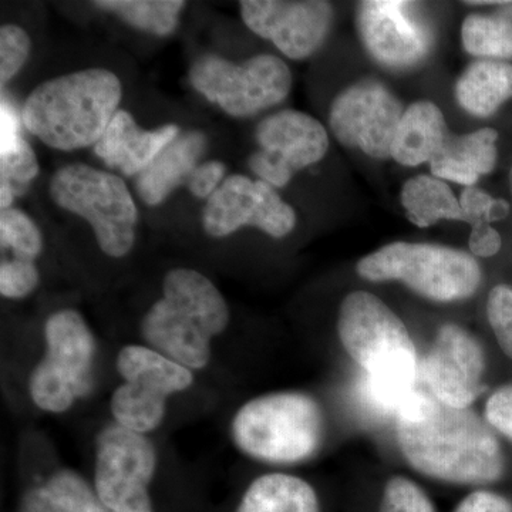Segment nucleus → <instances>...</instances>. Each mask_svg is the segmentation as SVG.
<instances>
[{
  "label": "nucleus",
  "instance_id": "b1692460",
  "mask_svg": "<svg viewBox=\"0 0 512 512\" xmlns=\"http://www.w3.org/2000/svg\"><path fill=\"white\" fill-rule=\"evenodd\" d=\"M237 512H319V500L302 478L265 474L249 485Z\"/></svg>",
  "mask_w": 512,
  "mask_h": 512
},
{
  "label": "nucleus",
  "instance_id": "f03ea898",
  "mask_svg": "<svg viewBox=\"0 0 512 512\" xmlns=\"http://www.w3.org/2000/svg\"><path fill=\"white\" fill-rule=\"evenodd\" d=\"M338 333L348 355L365 370L377 404L399 412L416 392L420 365L409 329L377 296L349 293L339 309Z\"/></svg>",
  "mask_w": 512,
  "mask_h": 512
},
{
  "label": "nucleus",
  "instance_id": "39448f33",
  "mask_svg": "<svg viewBox=\"0 0 512 512\" xmlns=\"http://www.w3.org/2000/svg\"><path fill=\"white\" fill-rule=\"evenodd\" d=\"M323 413L312 396L281 392L255 397L235 413V446L255 460L296 464L309 460L323 440Z\"/></svg>",
  "mask_w": 512,
  "mask_h": 512
},
{
  "label": "nucleus",
  "instance_id": "72a5a7b5",
  "mask_svg": "<svg viewBox=\"0 0 512 512\" xmlns=\"http://www.w3.org/2000/svg\"><path fill=\"white\" fill-rule=\"evenodd\" d=\"M460 205L466 222L471 227L483 222L491 224L501 221L510 214V204L507 201L503 198H493L477 187H466V190L461 192Z\"/></svg>",
  "mask_w": 512,
  "mask_h": 512
},
{
  "label": "nucleus",
  "instance_id": "f8f14e48",
  "mask_svg": "<svg viewBox=\"0 0 512 512\" xmlns=\"http://www.w3.org/2000/svg\"><path fill=\"white\" fill-rule=\"evenodd\" d=\"M259 150L248 167L259 180L274 188L285 187L293 175L319 163L328 153V131L309 114L282 110L256 126Z\"/></svg>",
  "mask_w": 512,
  "mask_h": 512
},
{
  "label": "nucleus",
  "instance_id": "423d86ee",
  "mask_svg": "<svg viewBox=\"0 0 512 512\" xmlns=\"http://www.w3.org/2000/svg\"><path fill=\"white\" fill-rule=\"evenodd\" d=\"M45 340V355L30 373V399L43 412L66 413L93 392L96 336L82 313L60 309L46 320Z\"/></svg>",
  "mask_w": 512,
  "mask_h": 512
},
{
  "label": "nucleus",
  "instance_id": "1a4fd4ad",
  "mask_svg": "<svg viewBox=\"0 0 512 512\" xmlns=\"http://www.w3.org/2000/svg\"><path fill=\"white\" fill-rule=\"evenodd\" d=\"M116 367L124 383L111 394L114 423L146 436L163 424L168 399L194 384L191 369L146 345L124 346Z\"/></svg>",
  "mask_w": 512,
  "mask_h": 512
},
{
  "label": "nucleus",
  "instance_id": "4468645a",
  "mask_svg": "<svg viewBox=\"0 0 512 512\" xmlns=\"http://www.w3.org/2000/svg\"><path fill=\"white\" fill-rule=\"evenodd\" d=\"M403 113L402 103L387 87L366 80L336 97L329 123L343 146L360 148L370 157L387 158Z\"/></svg>",
  "mask_w": 512,
  "mask_h": 512
},
{
  "label": "nucleus",
  "instance_id": "f257e3e1",
  "mask_svg": "<svg viewBox=\"0 0 512 512\" xmlns=\"http://www.w3.org/2000/svg\"><path fill=\"white\" fill-rule=\"evenodd\" d=\"M396 436L407 463L423 476L464 485L495 483L504 474L500 441L471 409L440 403L416 390L396 413Z\"/></svg>",
  "mask_w": 512,
  "mask_h": 512
},
{
  "label": "nucleus",
  "instance_id": "c756f323",
  "mask_svg": "<svg viewBox=\"0 0 512 512\" xmlns=\"http://www.w3.org/2000/svg\"><path fill=\"white\" fill-rule=\"evenodd\" d=\"M379 512H437L429 495L409 480L396 476L387 481L384 487Z\"/></svg>",
  "mask_w": 512,
  "mask_h": 512
},
{
  "label": "nucleus",
  "instance_id": "aec40b11",
  "mask_svg": "<svg viewBox=\"0 0 512 512\" xmlns=\"http://www.w3.org/2000/svg\"><path fill=\"white\" fill-rule=\"evenodd\" d=\"M450 136L443 111L431 101H417L404 109L390 157L407 167L430 164Z\"/></svg>",
  "mask_w": 512,
  "mask_h": 512
},
{
  "label": "nucleus",
  "instance_id": "2eb2a0df",
  "mask_svg": "<svg viewBox=\"0 0 512 512\" xmlns=\"http://www.w3.org/2000/svg\"><path fill=\"white\" fill-rule=\"evenodd\" d=\"M485 367L487 359L476 336L456 323H446L437 330L420 373L440 403L470 409L484 392Z\"/></svg>",
  "mask_w": 512,
  "mask_h": 512
},
{
  "label": "nucleus",
  "instance_id": "f704fd0d",
  "mask_svg": "<svg viewBox=\"0 0 512 512\" xmlns=\"http://www.w3.org/2000/svg\"><path fill=\"white\" fill-rule=\"evenodd\" d=\"M484 416L491 429L512 441V383L501 386L488 397Z\"/></svg>",
  "mask_w": 512,
  "mask_h": 512
},
{
  "label": "nucleus",
  "instance_id": "4be33fe9",
  "mask_svg": "<svg viewBox=\"0 0 512 512\" xmlns=\"http://www.w3.org/2000/svg\"><path fill=\"white\" fill-rule=\"evenodd\" d=\"M18 512H110L77 471H53L23 494Z\"/></svg>",
  "mask_w": 512,
  "mask_h": 512
},
{
  "label": "nucleus",
  "instance_id": "6e6552de",
  "mask_svg": "<svg viewBox=\"0 0 512 512\" xmlns=\"http://www.w3.org/2000/svg\"><path fill=\"white\" fill-rule=\"evenodd\" d=\"M49 194L57 207L89 222L101 251L123 258L136 244L138 210L119 175L74 163L50 178Z\"/></svg>",
  "mask_w": 512,
  "mask_h": 512
},
{
  "label": "nucleus",
  "instance_id": "412c9836",
  "mask_svg": "<svg viewBox=\"0 0 512 512\" xmlns=\"http://www.w3.org/2000/svg\"><path fill=\"white\" fill-rule=\"evenodd\" d=\"M498 133L481 128L464 136L448 137L439 156L430 163L433 177L474 187L481 175L490 174L497 165Z\"/></svg>",
  "mask_w": 512,
  "mask_h": 512
},
{
  "label": "nucleus",
  "instance_id": "2f4dec72",
  "mask_svg": "<svg viewBox=\"0 0 512 512\" xmlns=\"http://www.w3.org/2000/svg\"><path fill=\"white\" fill-rule=\"evenodd\" d=\"M30 37L25 29L16 25H3L0 29V83L6 84L25 66L30 55Z\"/></svg>",
  "mask_w": 512,
  "mask_h": 512
},
{
  "label": "nucleus",
  "instance_id": "e433bc0d",
  "mask_svg": "<svg viewBox=\"0 0 512 512\" xmlns=\"http://www.w3.org/2000/svg\"><path fill=\"white\" fill-rule=\"evenodd\" d=\"M454 512H512V504L503 495L478 490L468 494Z\"/></svg>",
  "mask_w": 512,
  "mask_h": 512
},
{
  "label": "nucleus",
  "instance_id": "9d476101",
  "mask_svg": "<svg viewBox=\"0 0 512 512\" xmlns=\"http://www.w3.org/2000/svg\"><path fill=\"white\" fill-rule=\"evenodd\" d=\"M188 79L201 96L237 119L282 103L292 89L291 70L274 55H258L242 63L202 56L192 64Z\"/></svg>",
  "mask_w": 512,
  "mask_h": 512
},
{
  "label": "nucleus",
  "instance_id": "473e14b6",
  "mask_svg": "<svg viewBox=\"0 0 512 512\" xmlns=\"http://www.w3.org/2000/svg\"><path fill=\"white\" fill-rule=\"evenodd\" d=\"M487 316L498 345L512 359V286L497 285L491 289Z\"/></svg>",
  "mask_w": 512,
  "mask_h": 512
},
{
  "label": "nucleus",
  "instance_id": "c9c22d12",
  "mask_svg": "<svg viewBox=\"0 0 512 512\" xmlns=\"http://www.w3.org/2000/svg\"><path fill=\"white\" fill-rule=\"evenodd\" d=\"M225 171L227 167L221 161H205L195 168L187 188L198 200H208L227 178Z\"/></svg>",
  "mask_w": 512,
  "mask_h": 512
},
{
  "label": "nucleus",
  "instance_id": "ddd939ff",
  "mask_svg": "<svg viewBox=\"0 0 512 512\" xmlns=\"http://www.w3.org/2000/svg\"><path fill=\"white\" fill-rule=\"evenodd\" d=\"M201 220L211 238L229 237L242 227H254L281 239L295 228L296 214L271 185L234 174L208 198Z\"/></svg>",
  "mask_w": 512,
  "mask_h": 512
},
{
  "label": "nucleus",
  "instance_id": "0eeeda50",
  "mask_svg": "<svg viewBox=\"0 0 512 512\" xmlns=\"http://www.w3.org/2000/svg\"><path fill=\"white\" fill-rule=\"evenodd\" d=\"M357 274L372 282H402L417 295L436 302L470 298L483 272L473 255L434 244L393 242L360 259Z\"/></svg>",
  "mask_w": 512,
  "mask_h": 512
},
{
  "label": "nucleus",
  "instance_id": "bb28decb",
  "mask_svg": "<svg viewBox=\"0 0 512 512\" xmlns=\"http://www.w3.org/2000/svg\"><path fill=\"white\" fill-rule=\"evenodd\" d=\"M464 49L481 60H512V2H501L491 13H476L461 28Z\"/></svg>",
  "mask_w": 512,
  "mask_h": 512
},
{
  "label": "nucleus",
  "instance_id": "4c0bfd02",
  "mask_svg": "<svg viewBox=\"0 0 512 512\" xmlns=\"http://www.w3.org/2000/svg\"><path fill=\"white\" fill-rule=\"evenodd\" d=\"M471 228L473 229H471L470 239H468L471 254L480 256V258H491L500 252L503 241H501V235L498 234L497 229L491 227V224L483 222V224H477Z\"/></svg>",
  "mask_w": 512,
  "mask_h": 512
},
{
  "label": "nucleus",
  "instance_id": "393cba45",
  "mask_svg": "<svg viewBox=\"0 0 512 512\" xmlns=\"http://www.w3.org/2000/svg\"><path fill=\"white\" fill-rule=\"evenodd\" d=\"M2 156H0V207L12 208L13 201L28 192L30 184L39 174V161L35 150L19 133L18 124L9 110H2Z\"/></svg>",
  "mask_w": 512,
  "mask_h": 512
},
{
  "label": "nucleus",
  "instance_id": "9b49d317",
  "mask_svg": "<svg viewBox=\"0 0 512 512\" xmlns=\"http://www.w3.org/2000/svg\"><path fill=\"white\" fill-rule=\"evenodd\" d=\"M157 450L146 434L107 424L94 440L93 487L110 512H153Z\"/></svg>",
  "mask_w": 512,
  "mask_h": 512
},
{
  "label": "nucleus",
  "instance_id": "6ab92c4d",
  "mask_svg": "<svg viewBox=\"0 0 512 512\" xmlns=\"http://www.w3.org/2000/svg\"><path fill=\"white\" fill-rule=\"evenodd\" d=\"M207 147L208 138L202 131H181L180 136L137 175L136 190L140 200L148 207L163 204L178 187L187 185Z\"/></svg>",
  "mask_w": 512,
  "mask_h": 512
},
{
  "label": "nucleus",
  "instance_id": "a878e982",
  "mask_svg": "<svg viewBox=\"0 0 512 512\" xmlns=\"http://www.w3.org/2000/svg\"><path fill=\"white\" fill-rule=\"evenodd\" d=\"M402 205L407 218L420 228L443 220L466 222L460 200L443 180L417 175L403 185Z\"/></svg>",
  "mask_w": 512,
  "mask_h": 512
},
{
  "label": "nucleus",
  "instance_id": "a211bd4d",
  "mask_svg": "<svg viewBox=\"0 0 512 512\" xmlns=\"http://www.w3.org/2000/svg\"><path fill=\"white\" fill-rule=\"evenodd\" d=\"M177 124L143 130L126 110H119L94 146V154L124 177H137L180 136Z\"/></svg>",
  "mask_w": 512,
  "mask_h": 512
},
{
  "label": "nucleus",
  "instance_id": "7ed1b4c3",
  "mask_svg": "<svg viewBox=\"0 0 512 512\" xmlns=\"http://www.w3.org/2000/svg\"><path fill=\"white\" fill-rule=\"evenodd\" d=\"M123 87L107 69L79 70L39 84L26 97L22 123L47 147L74 151L96 146L119 111Z\"/></svg>",
  "mask_w": 512,
  "mask_h": 512
},
{
  "label": "nucleus",
  "instance_id": "f3484780",
  "mask_svg": "<svg viewBox=\"0 0 512 512\" xmlns=\"http://www.w3.org/2000/svg\"><path fill=\"white\" fill-rule=\"evenodd\" d=\"M414 6L400 0H372L357 8L363 45L387 69H410L429 55L433 37Z\"/></svg>",
  "mask_w": 512,
  "mask_h": 512
},
{
  "label": "nucleus",
  "instance_id": "5701e85b",
  "mask_svg": "<svg viewBox=\"0 0 512 512\" xmlns=\"http://www.w3.org/2000/svg\"><path fill=\"white\" fill-rule=\"evenodd\" d=\"M456 97L461 109L471 116H493L512 99V64L481 59L471 63L458 79Z\"/></svg>",
  "mask_w": 512,
  "mask_h": 512
},
{
  "label": "nucleus",
  "instance_id": "c85d7f7f",
  "mask_svg": "<svg viewBox=\"0 0 512 512\" xmlns=\"http://www.w3.org/2000/svg\"><path fill=\"white\" fill-rule=\"evenodd\" d=\"M0 242L13 258L35 262L43 252V237L36 222L26 212L9 208L0 212Z\"/></svg>",
  "mask_w": 512,
  "mask_h": 512
},
{
  "label": "nucleus",
  "instance_id": "cd10ccee",
  "mask_svg": "<svg viewBox=\"0 0 512 512\" xmlns=\"http://www.w3.org/2000/svg\"><path fill=\"white\" fill-rule=\"evenodd\" d=\"M93 5L114 13L133 28L160 37L175 32L185 8L183 0H99Z\"/></svg>",
  "mask_w": 512,
  "mask_h": 512
},
{
  "label": "nucleus",
  "instance_id": "20e7f679",
  "mask_svg": "<svg viewBox=\"0 0 512 512\" xmlns=\"http://www.w3.org/2000/svg\"><path fill=\"white\" fill-rule=\"evenodd\" d=\"M228 303L210 278L191 268L171 269L164 276L163 296L141 320V336L192 372L208 366L212 342L227 330Z\"/></svg>",
  "mask_w": 512,
  "mask_h": 512
},
{
  "label": "nucleus",
  "instance_id": "7c9ffc66",
  "mask_svg": "<svg viewBox=\"0 0 512 512\" xmlns=\"http://www.w3.org/2000/svg\"><path fill=\"white\" fill-rule=\"evenodd\" d=\"M40 284V272L35 262L23 259H2L0 264V293L3 298H28Z\"/></svg>",
  "mask_w": 512,
  "mask_h": 512
},
{
  "label": "nucleus",
  "instance_id": "dca6fc26",
  "mask_svg": "<svg viewBox=\"0 0 512 512\" xmlns=\"http://www.w3.org/2000/svg\"><path fill=\"white\" fill-rule=\"evenodd\" d=\"M239 8L249 30L292 60L318 52L332 28V5L320 0H245Z\"/></svg>",
  "mask_w": 512,
  "mask_h": 512
}]
</instances>
